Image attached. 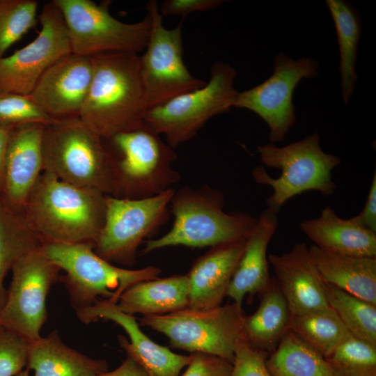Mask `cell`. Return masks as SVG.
I'll use <instances>...</instances> for the list:
<instances>
[{
  "instance_id": "cell-3",
  "label": "cell",
  "mask_w": 376,
  "mask_h": 376,
  "mask_svg": "<svg viewBox=\"0 0 376 376\" xmlns=\"http://www.w3.org/2000/svg\"><path fill=\"white\" fill-rule=\"evenodd\" d=\"M170 204L174 217L171 228L147 240L143 254L172 246L213 247L245 240L257 221L246 213L225 212L222 193L207 187L181 188L175 191Z\"/></svg>"
},
{
  "instance_id": "cell-6",
  "label": "cell",
  "mask_w": 376,
  "mask_h": 376,
  "mask_svg": "<svg viewBox=\"0 0 376 376\" xmlns=\"http://www.w3.org/2000/svg\"><path fill=\"white\" fill-rule=\"evenodd\" d=\"M112 152L110 196L130 199L149 198L169 189L180 180L172 168L173 148L160 135L143 126L118 133L108 140Z\"/></svg>"
},
{
  "instance_id": "cell-7",
  "label": "cell",
  "mask_w": 376,
  "mask_h": 376,
  "mask_svg": "<svg viewBox=\"0 0 376 376\" xmlns=\"http://www.w3.org/2000/svg\"><path fill=\"white\" fill-rule=\"evenodd\" d=\"M42 250L61 271L65 272L59 278L76 311L99 300L117 304L130 287L158 278L161 273L160 269L154 266L138 269L116 267L98 256L91 243L45 242Z\"/></svg>"
},
{
  "instance_id": "cell-38",
  "label": "cell",
  "mask_w": 376,
  "mask_h": 376,
  "mask_svg": "<svg viewBox=\"0 0 376 376\" xmlns=\"http://www.w3.org/2000/svg\"><path fill=\"white\" fill-rule=\"evenodd\" d=\"M226 1L223 0H166L159 9L164 15H180L183 17L194 12L214 9Z\"/></svg>"
},
{
  "instance_id": "cell-37",
  "label": "cell",
  "mask_w": 376,
  "mask_h": 376,
  "mask_svg": "<svg viewBox=\"0 0 376 376\" xmlns=\"http://www.w3.org/2000/svg\"><path fill=\"white\" fill-rule=\"evenodd\" d=\"M190 361L180 376H230L232 363L221 357L191 353Z\"/></svg>"
},
{
  "instance_id": "cell-16",
  "label": "cell",
  "mask_w": 376,
  "mask_h": 376,
  "mask_svg": "<svg viewBox=\"0 0 376 376\" xmlns=\"http://www.w3.org/2000/svg\"><path fill=\"white\" fill-rule=\"evenodd\" d=\"M93 72L91 57L71 53L50 66L28 96L53 120L79 117Z\"/></svg>"
},
{
  "instance_id": "cell-22",
  "label": "cell",
  "mask_w": 376,
  "mask_h": 376,
  "mask_svg": "<svg viewBox=\"0 0 376 376\" xmlns=\"http://www.w3.org/2000/svg\"><path fill=\"white\" fill-rule=\"evenodd\" d=\"M301 231L323 250L354 256L376 257V233L338 217L329 205L319 217L300 222Z\"/></svg>"
},
{
  "instance_id": "cell-19",
  "label": "cell",
  "mask_w": 376,
  "mask_h": 376,
  "mask_svg": "<svg viewBox=\"0 0 376 376\" xmlns=\"http://www.w3.org/2000/svg\"><path fill=\"white\" fill-rule=\"evenodd\" d=\"M268 260L291 315L329 307L325 295V283L304 242H296L289 251L282 254L270 253Z\"/></svg>"
},
{
  "instance_id": "cell-24",
  "label": "cell",
  "mask_w": 376,
  "mask_h": 376,
  "mask_svg": "<svg viewBox=\"0 0 376 376\" xmlns=\"http://www.w3.org/2000/svg\"><path fill=\"white\" fill-rule=\"evenodd\" d=\"M26 368L33 376H97L108 370V364L69 347L53 331L29 343Z\"/></svg>"
},
{
  "instance_id": "cell-33",
  "label": "cell",
  "mask_w": 376,
  "mask_h": 376,
  "mask_svg": "<svg viewBox=\"0 0 376 376\" xmlns=\"http://www.w3.org/2000/svg\"><path fill=\"white\" fill-rule=\"evenodd\" d=\"M38 2L0 0V58L37 23Z\"/></svg>"
},
{
  "instance_id": "cell-1",
  "label": "cell",
  "mask_w": 376,
  "mask_h": 376,
  "mask_svg": "<svg viewBox=\"0 0 376 376\" xmlns=\"http://www.w3.org/2000/svg\"><path fill=\"white\" fill-rule=\"evenodd\" d=\"M106 195L42 171L22 212L44 243L94 245L104 221Z\"/></svg>"
},
{
  "instance_id": "cell-31",
  "label": "cell",
  "mask_w": 376,
  "mask_h": 376,
  "mask_svg": "<svg viewBox=\"0 0 376 376\" xmlns=\"http://www.w3.org/2000/svg\"><path fill=\"white\" fill-rule=\"evenodd\" d=\"M329 306L352 337L376 347V306L325 283Z\"/></svg>"
},
{
  "instance_id": "cell-13",
  "label": "cell",
  "mask_w": 376,
  "mask_h": 376,
  "mask_svg": "<svg viewBox=\"0 0 376 376\" xmlns=\"http://www.w3.org/2000/svg\"><path fill=\"white\" fill-rule=\"evenodd\" d=\"M60 271L42 247L19 258L11 268L10 285L0 308V327L29 343L40 338L47 316V297Z\"/></svg>"
},
{
  "instance_id": "cell-34",
  "label": "cell",
  "mask_w": 376,
  "mask_h": 376,
  "mask_svg": "<svg viewBox=\"0 0 376 376\" xmlns=\"http://www.w3.org/2000/svg\"><path fill=\"white\" fill-rule=\"evenodd\" d=\"M54 120L45 113L28 95L0 93V127L8 130L29 123L49 125Z\"/></svg>"
},
{
  "instance_id": "cell-29",
  "label": "cell",
  "mask_w": 376,
  "mask_h": 376,
  "mask_svg": "<svg viewBox=\"0 0 376 376\" xmlns=\"http://www.w3.org/2000/svg\"><path fill=\"white\" fill-rule=\"evenodd\" d=\"M272 376H334L327 359L290 330L266 359Z\"/></svg>"
},
{
  "instance_id": "cell-9",
  "label": "cell",
  "mask_w": 376,
  "mask_h": 376,
  "mask_svg": "<svg viewBox=\"0 0 376 376\" xmlns=\"http://www.w3.org/2000/svg\"><path fill=\"white\" fill-rule=\"evenodd\" d=\"M245 315L235 302L209 309L189 307L161 315L143 316L141 326L165 335L174 348L217 356L233 363L243 337Z\"/></svg>"
},
{
  "instance_id": "cell-32",
  "label": "cell",
  "mask_w": 376,
  "mask_h": 376,
  "mask_svg": "<svg viewBox=\"0 0 376 376\" xmlns=\"http://www.w3.org/2000/svg\"><path fill=\"white\" fill-rule=\"evenodd\" d=\"M325 359L334 376H376V347L352 336Z\"/></svg>"
},
{
  "instance_id": "cell-12",
  "label": "cell",
  "mask_w": 376,
  "mask_h": 376,
  "mask_svg": "<svg viewBox=\"0 0 376 376\" xmlns=\"http://www.w3.org/2000/svg\"><path fill=\"white\" fill-rule=\"evenodd\" d=\"M174 192L171 188L140 199L106 195L104 221L95 252L110 263L134 264L141 242L166 221Z\"/></svg>"
},
{
  "instance_id": "cell-35",
  "label": "cell",
  "mask_w": 376,
  "mask_h": 376,
  "mask_svg": "<svg viewBox=\"0 0 376 376\" xmlns=\"http://www.w3.org/2000/svg\"><path fill=\"white\" fill-rule=\"evenodd\" d=\"M29 343L0 327V376H16L26 368Z\"/></svg>"
},
{
  "instance_id": "cell-17",
  "label": "cell",
  "mask_w": 376,
  "mask_h": 376,
  "mask_svg": "<svg viewBox=\"0 0 376 376\" xmlns=\"http://www.w3.org/2000/svg\"><path fill=\"white\" fill-rule=\"evenodd\" d=\"M78 319L90 324L100 319L111 320L127 333L130 340L118 336L120 347L127 356L136 361L150 376H179L190 361V355L172 352L169 348L152 341L146 335L134 315L121 311L116 306L105 300L76 311Z\"/></svg>"
},
{
  "instance_id": "cell-30",
  "label": "cell",
  "mask_w": 376,
  "mask_h": 376,
  "mask_svg": "<svg viewBox=\"0 0 376 376\" xmlns=\"http://www.w3.org/2000/svg\"><path fill=\"white\" fill-rule=\"evenodd\" d=\"M290 330L324 358L351 336L330 307L292 315Z\"/></svg>"
},
{
  "instance_id": "cell-4",
  "label": "cell",
  "mask_w": 376,
  "mask_h": 376,
  "mask_svg": "<svg viewBox=\"0 0 376 376\" xmlns=\"http://www.w3.org/2000/svg\"><path fill=\"white\" fill-rule=\"evenodd\" d=\"M105 141L79 117L54 120L44 129L43 171L111 195L112 152Z\"/></svg>"
},
{
  "instance_id": "cell-8",
  "label": "cell",
  "mask_w": 376,
  "mask_h": 376,
  "mask_svg": "<svg viewBox=\"0 0 376 376\" xmlns=\"http://www.w3.org/2000/svg\"><path fill=\"white\" fill-rule=\"evenodd\" d=\"M235 69L221 61L211 68L206 84L168 102L148 109L144 124L166 137L173 148L192 139L212 117L228 112L238 93Z\"/></svg>"
},
{
  "instance_id": "cell-20",
  "label": "cell",
  "mask_w": 376,
  "mask_h": 376,
  "mask_svg": "<svg viewBox=\"0 0 376 376\" xmlns=\"http://www.w3.org/2000/svg\"><path fill=\"white\" fill-rule=\"evenodd\" d=\"M245 240L213 246L194 262L187 274L189 308L209 309L221 305L244 251Z\"/></svg>"
},
{
  "instance_id": "cell-2",
  "label": "cell",
  "mask_w": 376,
  "mask_h": 376,
  "mask_svg": "<svg viewBox=\"0 0 376 376\" xmlns=\"http://www.w3.org/2000/svg\"><path fill=\"white\" fill-rule=\"evenodd\" d=\"M91 84L79 115L106 140L144 125L148 106L135 53H106L91 57Z\"/></svg>"
},
{
  "instance_id": "cell-27",
  "label": "cell",
  "mask_w": 376,
  "mask_h": 376,
  "mask_svg": "<svg viewBox=\"0 0 376 376\" xmlns=\"http://www.w3.org/2000/svg\"><path fill=\"white\" fill-rule=\"evenodd\" d=\"M43 244L22 212L10 208L0 197V308L6 299L4 279L8 272L19 258Z\"/></svg>"
},
{
  "instance_id": "cell-18",
  "label": "cell",
  "mask_w": 376,
  "mask_h": 376,
  "mask_svg": "<svg viewBox=\"0 0 376 376\" xmlns=\"http://www.w3.org/2000/svg\"><path fill=\"white\" fill-rule=\"evenodd\" d=\"M45 125L29 123L10 130L0 197L15 211L22 212L43 171L42 138Z\"/></svg>"
},
{
  "instance_id": "cell-26",
  "label": "cell",
  "mask_w": 376,
  "mask_h": 376,
  "mask_svg": "<svg viewBox=\"0 0 376 376\" xmlns=\"http://www.w3.org/2000/svg\"><path fill=\"white\" fill-rule=\"evenodd\" d=\"M259 295L258 308L244 318L242 333L251 345L269 355L290 330L292 315L275 278Z\"/></svg>"
},
{
  "instance_id": "cell-5",
  "label": "cell",
  "mask_w": 376,
  "mask_h": 376,
  "mask_svg": "<svg viewBox=\"0 0 376 376\" xmlns=\"http://www.w3.org/2000/svg\"><path fill=\"white\" fill-rule=\"evenodd\" d=\"M257 152L264 165L281 170L276 178L263 166L252 172L256 182L272 189L266 200L267 208L276 214L289 199L306 191L330 196L336 189L331 173L340 159L322 150L317 132L283 147L273 143L259 146Z\"/></svg>"
},
{
  "instance_id": "cell-25",
  "label": "cell",
  "mask_w": 376,
  "mask_h": 376,
  "mask_svg": "<svg viewBox=\"0 0 376 376\" xmlns=\"http://www.w3.org/2000/svg\"><path fill=\"white\" fill-rule=\"evenodd\" d=\"M189 304V282L185 274L136 283L121 295L116 306L129 315L150 316L173 313Z\"/></svg>"
},
{
  "instance_id": "cell-10",
  "label": "cell",
  "mask_w": 376,
  "mask_h": 376,
  "mask_svg": "<svg viewBox=\"0 0 376 376\" xmlns=\"http://www.w3.org/2000/svg\"><path fill=\"white\" fill-rule=\"evenodd\" d=\"M64 19L72 53L86 57L135 53L146 49L151 29L148 13L135 23L123 22L109 13L110 1L54 0Z\"/></svg>"
},
{
  "instance_id": "cell-21",
  "label": "cell",
  "mask_w": 376,
  "mask_h": 376,
  "mask_svg": "<svg viewBox=\"0 0 376 376\" xmlns=\"http://www.w3.org/2000/svg\"><path fill=\"white\" fill-rule=\"evenodd\" d=\"M276 214L266 207L246 238L226 292L238 304L242 305L246 295L260 294L270 281L267 248L279 226Z\"/></svg>"
},
{
  "instance_id": "cell-11",
  "label": "cell",
  "mask_w": 376,
  "mask_h": 376,
  "mask_svg": "<svg viewBox=\"0 0 376 376\" xmlns=\"http://www.w3.org/2000/svg\"><path fill=\"white\" fill-rule=\"evenodd\" d=\"M151 29L145 53L139 56L140 73L148 109L203 86L206 81L193 76L183 61L182 22L168 29L155 0L146 4Z\"/></svg>"
},
{
  "instance_id": "cell-40",
  "label": "cell",
  "mask_w": 376,
  "mask_h": 376,
  "mask_svg": "<svg viewBox=\"0 0 376 376\" xmlns=\"http://www.w3.org/2000/svg\"><path fill=\"white\" fill-rule=\"evenodd\" d=\"M97 376H150L148 373L133 359H126L115 370L107 371Z\"/></svg>"
},
{
  "instance_id": "cell-15",
  "label": "cell",
  "mask_w": 376,
  "mask_h": 376,
  "mask_svg": "<svg viewBox=\"0 0 376 376\" xmlns=\"http://www.w3.org/2000/svg\"><path fill=\"white\" fill-rule=\"evenodd\" d=\"M38 36L12 55L0 58V93L29 95L44 72L72 53L63 15L53 1L38 16Z\"/></svg>"
},
{
  "instance_id": "cell-14",
  "label": "cell",
  "mask_w": 376,
  "mask_h": 376,
  "mask_svg": "<svg viewBox=\"0 0 376 376\" xmlns=\"http://www.w3.org/2000/svg\"><path fill=\"white\" fill-rule=\"evenodd\" d=\"M272 75L260 84L238 92L233 107L258 115L269 126L271 143L281 141L296 123L293 92L305 78L318 75V63L312 58L294 60L283 53L274 59Z\"/></svg>"
},
{
  "instance_id": "cell-42",
  "label": "cell",
  "mask_w": 376,
  "mask_h": 376,
  "mask_svg": "<svg viewBox=\"0 0 376 376\" xmlns=\"http://www.w3.org/2000/svg\"><path fill=\"white\" fill-rule=\"evenodd\" d=\"M29 370L27 368H24L22 371H21L19 374H17L16 376H31L29 373Z\"/></svg>"
},
{
  "instance_id": "cell-23",
  "label": "cell",
  "mask_w": 376,
  "mask_h": 376,
  "mask_svg": "<svg viewBox=\"0 0 376 376\" xmlns=\"http://www.w3.org/2000/svg\"><path fill=\"white\" fill-rule=\"evenodd\" d=\"M308 251L325 283L376 306V257L340 254L313 244Z\"/></svg>"
},
{
  "instance_id": "cell-41",
  "label": "cell",
  "mask_w": 376,
  "mask_h": 376,
  "mask_svg": "<svg viewBox=\"0 0 376 376\" xmlns=\"http://www.w3.org/2000/svg\"><path fill=\"white\" fill-rule=\"evenodd\" d=\"M10 130L0 127V194L1 192L3 179V168L6 150Z\"/></svg>"
},
{
  "instance_id": "cell-36",
  "label": "cell",
  "mask_w": 376,
  "mask_h": 376,
  "mask_svg": "<svg viewBox=\"0 0 376 376\" xmlns=\"http://www.w3.org/2000/svg\"><path fill=\"white\" fill-rule=\"evenodd\" d=\"M267 356L243 336L236 345L230 376H272L266 366Z\"/></svg>"
},
{
  "instance_id": "cell-39",
  "label": "cell",
  "mask_w": 376,
  "mask_h": 376,
  "mask_svg": "<svg viewBox=\"0 0 376 376\" xmlns=\"http://www.w3.org/2000/svg\"><path fill=\"white\" fill-rule=\"evenodd\" d=\"M357 225L376 233V172L375 171L368 196L361 212L350 218Z\"/></svg>"
},
{
  "instance_id": "cell-28",
  "label": "cell",
  "mask_w": 376,
  "mask_h": 376,
  "mask_svg": "<svg viewBox=\"0 0 376 376\" xmlns=\"http://www.w3.org/2000/svg\"><path fill=\"white\" fill-rule=\"evenodd\" d=\"M335 25L339 52L341 95L345 104L352 97L358 79L355 65L361 36V22L352 5L343 0H327Z\"/></svg>"
}]
</instances>
